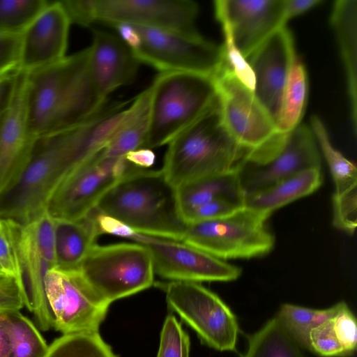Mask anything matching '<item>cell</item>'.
Instances as JSON below:
<instances>
[{"label": "cell", "mask_w": 357, "mask_h": 357, "mask_svg": "<svg viewBox=\"0 0 357 357\" xmlns=\"http://www.w3.org/2000/svg\"><path fill=\"white\" fill-rule=\"evenodd\" d=\"M133 26L140 38L139 46L132 51L135 56L139 62L160 72H190L213 76L224 62L222 45L202 36L191 38L172 31Z\"/></svg>", "instance_id": "obj_12"}, {"label": "cell", "mask_w": 357, "mask_h": 357, "mask_svg": "<svg viewBox=\"0 0 357 357\" xmlns=\"http://www.w3.org/2000/svg\"><path fill=\"white\" fill-rule=\"evenodd\" d=\"M243 207V204L238 202L216 199L192 209L183 218L186 224L215 220L231 215Z\"/></svg>", "instance_id": "obj_36"}, {"label": "cell", "mask_w": 357, "mask_h": 357, "mask_svg": "<svg viewBox=\"0 0 357 357\" xmlns=\"http://www.w3.org/2000/svg\"><path fill=\"white\" fill-rule=\"evenodd\" d=\"M166 301L208 346L232 351L238 333L237 319L218 295L199 282L171 281L165 286Z\"/></svg>", "instance_id": "obj_11"}, {"label": "cell", "mask_w": 357, "mask_h": 357, "mask_svg": "<svg viewBox=\"0 0 357 357\" xmlns=\"http://www.w3.org/2000/svg\"><path fill=\"white\" fill-rule=\"evenodd\" d=\"M21 36L0 34V81L20 70Z\"/></svg>", "instance_id": "obj_38"}, {"label": "cell", "mask_w": 357, "mask_h": 357, "mask_svg": "<svg viewBox=\"0 0 357 357\" xmlns=\"http://www.w3.org/2000/svg\"><path fill=\"white\" fill-rule=\"evenodd\" d=\"M213 77L222 121L248 153L264 148L282 135L253 90L234 74L225 59Z\"/></svg>", "instance_id": "obj_10"}, {"label": "cell", "mask_w": 357, "mask_h": 357, "mask_svg": "<svg viewBox=\"0 0 357 357\" xmlns=\"http://www.w3.org/2000/svg\"><path fill=\"white\" fill-rule=\"evenodd\" d=\"M45 291L56 331L63 335L98 331L109 304L89 286L79 268L50 269Z\"/></svg>", "instance_id": "obj_13"}, {"label": "cell", "mask_w": 357, "mask_h": 357, "mask_svg": "<svg viewBox=\"0 0 357 357\" xmlns=\"http://www.w3.org/2000/svg\"><path fill=\"white\" fill-rule=\"evenodd\" d=\"M96 208L147 236L181 241L187 227L176 188L161 170L136 168L110 188Z\"/></svg>", "instance_id": "obj_3"}, {"label": "cell", "mask_w": 357, "mask_h": 357, "mask_svg": "<svg viewBox=\"0 0 357 357\" xmlns=\"http://www.w3.org/2000/svg\"><path fill=\"white\" fill-rule=\"evenodd\" d=\"M18 265L17 280L24 306L33 314L42 331L53 328L45 291L47 273L56 266L54 220L47 211L21 225L9 220Z\"/></svg>", "instance_id": "obj_6"}, {"label": "cell", "mask_w": 357, "mask_h": 357, "mask_svg": "<svg viewBox=\"0 0 357 357\" xmlns=\"http://www.w3.org/2000/svg\"><path fill=\"white\" fill-rule=\"evenodd\" d=\"M151 255L154 273L171 281L229 282L241 273L229 264L185 243L135 232L130 237Z\"/></svg>", "instance_id": "obj_15"}, {"label": "cell", "mask_w": 357, "mask_h": 357, "mask_svg": "<svg viewBox=\"0 0 357 357\" xmlns=\"http://www.w3.org/2000/svg\"><path fill=\"white\" fill-rule=\"evenodd\" d=\"M70 24L61 1H50L21 36L20 70L29 73L66 56Z\"/></svg>", "instance_id": "obj_20"}, {"label": "cell", "mask_w": 357, "mask_h": 357, "mask_svg": "<svg viewBox=\"0 0 357 357\" xmlns=\"http://www.w3.org/2000/svg\"><path fill=\"white\" fill-rule=\"evenodd\" d=\"M36 137L28 120L26 73L20 70L13 98L0 123V195L24 172Z\"/></svg>", "instance_id": "obj_19"}, {"label": "cell", "mask_w": 357, "mask_h": 357, "mask_svg": "<svg viewBox=\"0 0 357 357\" xmlns=\"http://www.w3.org/2000/svg\"><path fill=\"white\" fill-rule=\"evenodd\" d=\"M168 144L161 171L176 188L238 169L248 153L226 130L218 100Z\"/></svg>", "instance_id": "obj_4"}, {"label": "cell", "mask_w": 357, "mask_h": 357, "mask_svg": "<svg viewBox=\"0 0 357 357\" xmlns=\"http://www.w3.org/2000/svg\"><path fill=\"white\" fill-rule=\"evenodd\" d=\"M45 357H116L98 331L63 335L49 347Z\"/></svg>", "instance_id": "obj_33"}, {"label": "cell", "mask_w": 357, "mask_h": 357, "mask_svg": "<svg viewBox=\"0 0 357 357\" xmlns=\"http://www.w3.org/2000/svg\"><path fill=\"white\" fill-rule=\"evenodd\" d=\"M188 335L172 314L168 315L160 333L157 357H190Z\"/></svg>", "instance_id": "obj_35"}, {"label": "cell", "mask_w": 357, "mask_h": 357, "mask_svg": "<svg viewBox=\"0 0 357 357\" xmlns=\"http://www.w3.org/2000/svg\"><path fill=\"white\" fill-rule=\"evenodd\" d=\"M126 159L132 165L143 169H148L155 162V156L150 149L140 148L128 153Z\"/></svg>", "instance_id": "obj_43"}, {"label": "cell", "mask_w": 357, "mask_h": 357, "mask_svg": "<svg viewBox=\"0 0 357 357\" xmlns=\"http://www.w3.org/2000/svg\"><path fill=\"white\" fill-rule=\"evenodd\" d=\"M307 94V71L303 63L296 59L287 80L275 121L277 129L280 133H289L301 124Z\"/></svg>", "instance_id": "obj_29"}, {"label": "cell", "mask_w": 357, "mask_h": 357, "mask_svg": "<svg viewBox=\"0 0 357 357\" xmlns=\"http://www.w3.org/2000/svg\"><path fill=\"white\" fill-rule=\"evenodd\" d=\"M176 195L182 218L192 209L214 199H227L243 204L245 197L238 168L185 183L176 188Z\"/></svg>", "instance_id": "obj_26"}, {"label": "cell", "mask_w": 357, "mask_h": 357, "mask_svg": "<svg viewBox=\"0 0 357 357\" xmlns=\"http://www.w3.org/2000/svg\"><path fill=\"white\" fill-rule=\"evenodd\" d=\"M356 319L346 303L337 312L312 330L309 349L324 357H345L356 349Z\"/></svg>", "instance_id": "obj_25"}, {"label": "cell", "mask_w": 357, "mask_h": 357, "mask_svg": "<svg viewBox=\"0 0 357 357\" xmlns=\"http://www.w3.org/2000/svg\"><path fill=\"white\" fill-rule=\"evenodd\" d=\"M79 268L89 286L109 305L149 288L154 282L150 251L138 243L94 244Z\"/></svg>", "instance_id": "obj_7"}, {"label": "cell", "mask_w": 357, "mask_h": 357, "mask_svg": "<svg viewBox=\"0 0 357 357\" xmlns=\"http://www.w3.org/2000/svg\"><path fill=\"white\" fill-rule=\"evenodd\" d=\"M17 73L0 81V123L13 98Z\"/></svg>", "instance_id": "obj_42"}, {"label": "cell", "mask_w": 357, "mask_h": 357, "mask_svg": "<svg viewBox=\"0 0 357 357\" xmlns=\"http://www.w3.org/2000/svg\"><path fill=\"white\" fill-rule=\"evenodd\" d=\"M137 167L125 156L105 157L100 149L61 181L48 202L47 212L54 220L81 219L96 207L110 188Z\"/></svg>", "instance_id": "obj_9"}, {"label": "cell", "mask_w": 357, "mask_h": 357, "mask_svg": "<svg viewBox=\"0 0 357 357\" xmlns=\"http://www.w3.org/2000/svg\"><path fill=\"white\" fill-rule=\"evenodd\" d=\"M296 59L293 37L285 25L270 35L246 59L254 77V94L275 123Z\"/></svg>", "instance_id": "obj_18"}, {"label": "cell", "mask_w": 357, "mask_h": 357, "mask_svg": "<svg viewBox=\"0 0 357 357\" xmlns=\"http://www.w3.org/2000/svg\"><path fill=\"white\" fill-rule=\"evenodd\" d=\"M314 167H321L316 139L311 128L301 123L268 151L243 160L238 174L245 195Z\"/></svg>", "instance_id": "obj_14"}, {"label": "cell", "mask_w": 357, "mask_h": 357, "mask_svg": "<svg viewBox=\"0 0 357 357\" xmlns=\"http://www.w3.org/2000/svg\"><path fill=\"white\" fill-rule=\"evenodd\" d=\"M310 128L324 154L335 184L333 197L357 190V167L332 144L326 128L317 115L310 117Z\"/></svg>", "instance_id": "obj_30"}, {"label": "cell", "mask_w": 357, "mask_h": 357, "mask_svg": "<svg viewBox=\"0 0 357 357\" xmlns=\"http://www.w3.org/2000/svg\"><path fill=\"white\" fill-rule=\"evenodd\" d=\"M302 347L275 316L250 336L243 357H306Z\"/></svg>", "instance_id": "obj_28"}, {"label": "cell", "mask_w": 357, "mask_h": 357, "mask_svg": "<svg viewBox=\"0 0 357 357\" xmlns=\"http://www.w3.org/2000/svg\"><path fill=\"white\" fill-rule=\"evenodd\" d=\"M89 56L88 47L26 73L28 120L35 137L83 125L107 107L90 77Z\"/></svg>", "instance_id": "obj_1"}, {"label": "cell", "mask_w": 357, "mask_h": 357, "mask_svg": "<svg viewBox=\"0 0 357 357\" xmlns=\"http://www.w3.org/2000/svg\"><path fill=\"white\" fill-rule=\"evenodd\" d=\"M89 48V75L103 97L135 78L139 62L120 38L96 30Z\"/></svg>", "instance_id": "obj_21"}, {"label": "cell", "mask_w": 357, "mask_h": 357, "mask_svg": "<svg viewBox=\"0 0 357 357\" xmlns=\"http://www.w3.org/2000/svg\"><path fill=\"white\" fill-rule=\"evenodd\" d=\"M0 265L5 273L17 278L18 265L8 219L0 218Z\"/></svg>", "instance_id": "obj_39"}, {"label": "cell", "mask_w": 357, "mask_h": 357, "mask_svg": "<svg viewBox=\"0 0 357 357\" xmlns=\"http://www.w3.org/2000/svg\"><path fill=\"white\" fill-rule=\"evenodd\" d=\"M8 335L6 310H0V357H8Z\"/></svg>", "instance_id": "obj_45"}, {"label": "cell", "mask_w": 357, "mask_h": 357, "mask_svg": "<svg viewBox=\"0 0 357 357\" xmlns=\"http://www.w3.org/2000/svg\"><path fill=\"white\" fill-rule=\"evenodd\" d=\"M8 357H45L48 345L35 325L20 310H6Z\"/></svg>", "instance_id": "obj_31"}, {"label": "cell", "mask_w": 357, "mask_h": 357, "mask_svg": "<svg viewBox=\"0 0 357 357\" xmlns=\"http://www.w3.org/2000/svg\"><path fill=\"white\" fill-rule=\"evenodd\" d=\"M100 235L95 208L77 220H54L56 267L79 268Z\"/></svg>", "instance_id": "obj_24"}, {"label": "cell", "mask_w": 357, "mask_h": 357, "mask_svg": "<svg viewBox=\"0 0 357 357\" xmlns=\"http://www.w3.org/2000/svg\"><path fill=\"white\" fill-rule=\"evenodd\" d=\"M94 22L109 25L127 23L178 33L202 36L196 28L198 5L190 0H91Z\"/></svg>", "instance_id": "obj_16"}, {"label": "cell", "mask_w": 357, "mask_h": 357, "mask_svg": "<svg viewBox=\"0 0 357 357\" xmlns=\"http://www.w3.org/2000/svg\"><path fill=\"white\" fill-rule=\"evenodd\" d=\"M50 1L0 0V34L22 35Z\"/></svg>", "instance_id": "obj_34"}, {"label": "cell", "mask_w": 357, "mask_h": 357, "mask_svg": "<svg viewBox=\"0 0 357 357\" xmlns=\"http://www.w3.org/2000/svg\"><path fill=\"white\" fill-rule=\"evenodd\" d=\"M149 123L142 148L168 144L217 101L213 76L160 72L149 86Z\"/></svg>", "instance_id": "obj_5"}, {"label": "cell", "mask_w": 357, "mask_h": 357, "mask_svg": "<svg viewBox=\"0 0 357 357\" xmlns=\"http://www.w3.org/2000/svg\"><path fill=\"white\" fill-rule=\"evenodd\" d=\"M322 181L321 167L311 168L245 195L243 206L270 216L275 210L312 194Z\"/></svg>", "instance_id": "obj_23"}, {"label": "cell", "mask_w": 357, "mask_h": 357, "mask_svg": "<svg viewBox=\"0 0 357 357\" xmlns=\"http://www.w3.org/2000/svg\"><path fill=\"white\" fill-rule=\"evenodd\" d=\"M333 207L335 227L353 234L357 224V190L333 197Z\"/></svg>", "instance_id": "obj_37"}, {"label": "cell", "mask_w": 357, "mask_h": 357, "mask_svg": "<svg viewBox=\"0 0 357 357\" xmlns=\"http://www.w3.org/2000/svg\"><path fill=\"white\" fill-rule=\"evenodd\" d=\"M6 275H7L4 270L3 269V268L1 267V266L0 265V278L1 277H3V276H6Z\"/></svg>", "instance_id": "obj_46"}, {"label": "cell", "mask_w": 357, "mask_h": 357, "mask_svg": "<svg viewBox=\"0 0 357 357\" xmlns=\"http://www.w3.org/2000/svg\"><path fill=\"white\" fill-rule=\"evenodd\" d=\"M331 24L335 33L346 75L351 119L354 133L357 127V1L334 2Z\"/></svg>", "instance_id": "obj_22"}, {"label": "cell", "mask_w": 357, "mask_h": 357, "mask_svg": "<svg viewBox=\"0 0 357 357\" xmlns=\"http://www.w3.org/2000/svg\"><path fill=\"white\" fill-rule=\"evenodd\" d=\"M285 0H216L215 17L221 24L224 46L244 59L279 28L285 26Z\"/></svg>", "instance_id": "obj_17"}, {"label": "cell", "mask_w": 357, "mask_h": 357, "mask_svg": "<svg viewBox=\"0 0 357 357\" xmlns=\"http://www.w3.org/2000/svg\"><path fill=\"white\" fill-rule=\"evenodd\" d=\"M118 31L120 39L132 50L139 45L140 38L135 27L127 23H118L112 25Z\"/></svg>", "instance_id": "obj_44"}, {"label": "cell", "mask_w": 357, "mask_h": 357, "mask_svg": "<svg viewBox=\"0 0 357 357\" xmlns=\"http://www.w3.org/2000/svg\"><path fill=\"white\" fill-rule=\"evenodd\" d=\"M24 306L21 289L15 277L0 278V310H20Z\"/></svg>", "instance_id": "obj_40"}, {"label": "cell", "mask_w": 357, "mask_h": 357, "mask_svg": "<svg viewBox=\"0 0 357 357\" xmlns=\"http://www.w3.org/2000/svg\"><path fill=\"white\" fill-rule=\"evenodd\" d=\"M101 114L79 126L36 137L24 172L0 195V218L24 225L47 211L48 202L61 181L94 154L90 137Z\"/></svg>", "instance_id": "obj_2"}, {"label": "cell", "mask_w": 357, "mask_h": 357, "mask_svg": "<svg viewBox=\"0 0 357 357\" xmlns=\"http://www.w3.org/2000/svg\"><path fill=\"white\" fill-rule=\"evenodd\" d=\"M340 305L339 302L328 308L317 310L286 303L276 316L296 341L308 349L312 330L335 314Z\"/></svg>", "instance_id": "obj_32"}, {"label": "cell", "mask_w": 357, "mask_h": 357, "mask_svg": "<svg viewBox=\"0 0 357 357\" xmlns=\"http://www.w3.org/2000/svg\"><path fill=\"white\" fill-rule=\"evenodd\" d=\"M268 217L243 207L221 218L187 224L181 242L223 261L261 257L275 244L266 226Z\"/></svg>", "instance_id": "obj_8"}, {"label": "cell", "mask_w": 357, "mask_h": 357, "mask_svg": "<svg viewBox=\"0 0 357 357\" xmlns=\"http://www.w3.org/2000/svg\"><path fill=\"white\" fill-rule=\"evenodd\" d=\"M151 90L139 93L128 107V114L119 130L102 150L107 158H120L143 147L149 123Z\"/></svg>", "instance_id": "obj_27"}, {"label": "cell", "mask_w": 357, "mask_h": 357, "mask_svg": "<svg viewBox=\"0 0 357 357\" xmlns=\"http://www.w3.org/2000/svg\"><path fill=\"white\" fill-rule=\"evenodd\" d=\"M321 0H285L284 16L289 20L300 15L321 3Z\"/></svg>", "instance_id": "obj_41"}]
</instances>
